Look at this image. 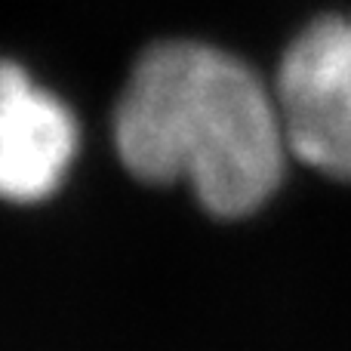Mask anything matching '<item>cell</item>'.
Returning a JSON list of instances; mask_svg holds the SVG:
<instances>
[{
  "instance_id": "1",
  "label": "cell",
  "mask_w": 351,
  "mask_h": 351,
  "mask_svg": "<svg viewBox=\"0 0 351 351\" xmlns=\"http://www.w3.org/2000/svg\"><path fill=\"white\" fill-rule=\"evenodd\" d=\"M123 167L142 182H188L206 213L243 219L274 197L293 158L274 86L197 40L154 43L114 111Z\"/></svg>"
},
{
  "instance_id": "2",
  "label": "cell",
  "mask_w": 351,
  "mask_h": 351,
  "mask_svg": "<svg viewBox=\"0 0 351 351\" xmlns=\"http://www.w3.org/2000/svg\"><path fill=\"white\" fill-rule=\"evenodd\" d=\"M274 99L293 158L351 182V16H321L293 37Z\"/></svg>"
},
{
  "instance_id": "3",
  "label": "cell",
  "mask_w": 351,
  "mask_h": 351,
  "mask_svg": "<svg viewBox=\"0 0 351 351\" xmlns=\"http://www.w3.org/2000/svg\"><path fill=\"white\" fill-rule=\"evenodd\" d=\"M77 152V123L19 65L0 59V197L37 204L62 185Z\"/></svg>"
}]
</instances>
